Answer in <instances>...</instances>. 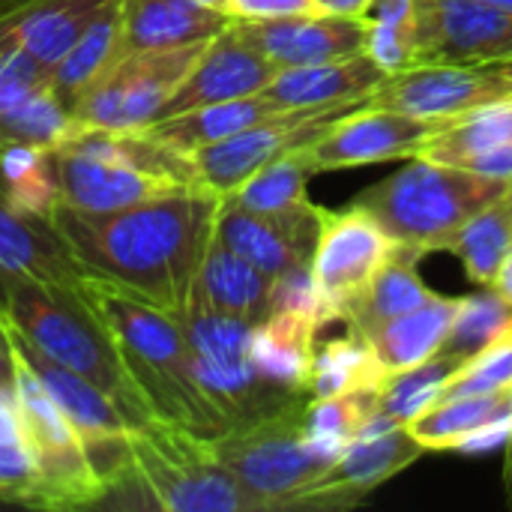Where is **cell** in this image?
Segmentation results:
<instances>
[{
    "instance_id": "obj_1",
    "label": "cell",
    "mask_w": 512,
    "mask_h": 512,
    "mask_svg": "<svg viewBox=\"0 0 512 512\" xmlns=\"http://www.w3.org/2000/svg\"><path fill=\"white\" fill-rule=\"evenodd\" d=\"M219 207L222 195L189 186L105 213L57 204L54 225L66 237L84 276L183 315L216 237Z\"/></svg>"
},
{
    "instance_id": "obj_2",
    "label": "cell",
    "mask_w": 512,
    "mask_h": 512,
    "mask_svg": "<svg viewBox=\"0 0 512 512\" xmlns=\"http://www.w3.org/2000/svg\"><path fill=\"white\" fill-rule=\"evenodd\" d=\"M81 291L111 330L123 366L153 417L180 423L204 438H216L231 426L198 378L180 315L93 276L81 279Z\"/></svg>"
},
{
    "instance_id": "obj_3",
    "label": "cell",
    "mask_w": 512,
    "mask_h": 512,
    "mask_svg": "<svg viewBox=\"0 0 512 512\" xmlns=\"http://www.w3.org/2000/svg\"><path fill=\"white\" fill-rule=\"evenodd\" d=\"M0 309L6 321L45 357L108 393L132 426L153 417L123 366L111 330L84 297L81 285L0 273Z\"/></svg>"
},
{
    "instance_id": "obj_4",
    "label": "cell",
    "mask_w": 512,
    "mask_h": 512,
    "mask_svg": "<svg viewBox=\"0 0 512 512\" xmlns=\"http://www.w3.org/2000/svg\"><path fill=\"white\" fill-rule=\"evenodd\" d=\"M60 204L78 210H120L198 186L192 156L150 129L75 126L51 150Z\"/></svg>"
},
{
    "instance_id": "obj_5",
    "label": "cell",
    "mask_w": 512,
    "mask_h": 512,
    "mask_svg": "<svg viewBox=\"0 0 512 512\" xmlns=\"http://www.w3.org/2000/svg\"><path fill=\"white\" fill-rule=\"evenodd\" d=\"M507 189V180L411 156L393 177L366 189L357 204L399 243V255L417 264L429 252H444L453 234L477 213L498 204Z\"/></svg>"
},
{
    "instance_id": "obj_6",
    "label": "cell",
    "mask_w": 512,
    "mask_h": 512,
    "mask_svg": "<svg viewBox=\"0 0 512 512\" xmlns=\"http://www.w3.org/2000/svg\"><path fill=\"white\" fill-rule=\"evenodd\" d=\"M123 489L135 495L132 507L150 510L267 512L225 468L213 438L162 417L129 429V477L114 492Z\"/></svg>"
},
{
    "instance_id": "obj_7",
    "label": "cell",
    "mask_w": 512,
    "mask_h": 512,
    "mask_svg": "<svg viewBox=\"0 0 512 512\" xmlns=\"http://www.w3.org/2000/svg\"><path fill=\"white\" fill-rule=\"evenodd\" d=\"M312 396L234 423L213 438L225 468L264 504L267 512L294 510L297 498L333 465L306 435V405Z\"/></svg>"
},
{
    "instance_id": "obj_8",
    "label": "cell",
    "mask_w": 512,
    "mask_h": 512,
    "mask_svg": "<svg viewBox=\"0 0 512 512\" xmlns=\"http://www.w3.org/2000/svg\"><path fill=\"white\" fill-rule=\"evenodd\" d=\"M15 414L33 471L30 510H87L105 504L108 483L93 468L81 435L21 357Z\"/></svg>"
},
{
    "instance_id": "obj_9",
    "label": "cell",
    "mask_w": 512,
    "mask_h": 512,
    "mask_svg": "<svg viewBox=\"0 0 512 512\" xmlns=\"http://www.w3.org/2000/svg\"><path fill=\"white\" fill-rule=\"evenodd\" d=\"M180 321L186 327L195 354L198 378L231 426L270 414L288 405L291 399L309 396V393H291L261 375L249 348L252 324L222 315L207 303H201L198 297H189Z\"/></svg>"
},
{
    "instance_id": "obj_10",
    "label": "cell",
    "mask_w": 512,
    "mask_h": 512,
    "mask_svg": "<svg viewBox=\"0 0 512 512\" xmlns=\"http://www.w3.org/2000/svg\"><path fill=\"white\" fill-rule=\"evenodd\" d=\"M210 39L123 54L72 108L75 126L87 129H147L183 87Z\"/></svg>"
},
{
    "instance_id": "obj_11",
    "label": "cell",
    "mask_w": 512,
    "mask_h": 512,
    "mask_svg": "<svg viewBox=\"0 0 512 512\" xmlns=\"http://www.w3.org/2000/svg\"><path fill=\"white\" fill-rule=\"evenodd\" d=\"M363 105H369V99L327 105V108L279 111L231 138H222L210 147L195 150L192 153L195 180H198V186L225 198L234 189H240L267 162H273L291 150H303V147L315 144L339 117H345L348 111L363 108Z\"/></svg>"
},
{
    "instance_id": "obj_12",
    "label": "cell",
    "mask_w": 512,
    "mask_h": 512,
    "mask_svg": "<svg viewBox=\"0 0 512 512\" xmlns=\"http://www.w3.org/2000/svg\"><path fill=\"white\" fill-rule=\"evenodd\" d=\"M9 330H12V345H15L18 357L30 366V372L42 381L48 396L69 417V423L75 426V432L84 441V450H87L93 468L108 483V495H111L129 477V429H132V423L126 420V414L114 405V399L108 393H102L96 384H90L78 372L45 357L12 324H9Z\"/></svg>"
},
{
    "instance_id": "obj_13",
    "label": "cell",
    "mask_w": 512,
    "mask_h": 512,
    "mask_svg": "<svg viewBox=\"0 0 512 512\" xmlns=\"http://www.w3.org/2000/svg\"><path fill=\"white\" fill-rule=\"evenodd\" d=\"M393 258H399V243L378 225L369 210L360 204L339 213L330 210L309 264V276L327 324L342 321L357 294Z\"/></svg>"
},
{
    "instance_id": "obj_14",
    "label": "cell",
    "mask_w": 512,
    "mask_h": 512,
    "mask_svg": "<svg viewBox=\"0 0 512 512\" xmlns=\"http://www.w3.org/2000/svg\"><path fill=\"white\" fill-rule=\"evenodd\" d=\"M498 102H512V78L489 66L417 63L393 72L369 96V105L417 117H462Z\"/></svg>"
},
{
    "instance_id": "obj_15",
    "label": "cell",
    "mask_w": 512,
    "mask_h": 512,
    "mask_svg": "<svg viewBox=\"0 0 512 512\" xmlns=\"http://www.w3.org/2000/svg\"><path fill=\"white\" fill-rule=\"evenodd\" d=\"M327 213L330 210L312 201H303L288 210L258 213L222 198L216 216V240H222L228 249L279 279L294 270H309Z\"/></svg>"
},
{
    "instance_id": "obj_16",
    "label": "cell",
    "mask_w": 512,
    "mask_h": 512,
    "mask_svg": "<svg viewBox=\"0 0 512 512\" xmlns=\"http://www.w3.org/2000/svg\"><path fill=\"white\" fill-rule=\"evenodd\" d=\"M414 3H417V63L483 66L512 54V9L495 6L489 0H414Z\"/></svg>"
},
{
    "instance_id": "obj_17",
    "label": "cell",
    "mask_w": 512,
    "mask_h": 512,
    "mask_svg": "<svg viewBox=\"0 0 512 512\" xmlns=\"http://www.w3.org/2000/svg\"><path fill=\"white\" fill-rule=\"evenodd\" d=\"M450 120L453 117H417L396 108L363 105L339 117L315 144H309V153L318 174L405 159L417 156Z\"/></svg>"
},
{
    "instance_id": "obj_18",
    "label": "cell",
    "mask_w": 512,
    "mask_h": 512,
    "mask_svg": "<svg viewBox=\"0 0 512 512\" xmlns=\"http://www.w3.org/2000/svg\"><path fill=\"white\" fill-rule=\"evenodd\" d=\"M429 450L408 426H384L351 441L336 462L297 498L294 510H351L360 507L381 483L408 471Z\"/></svg>"
},
{
    "instance_id": "obj_19",
    "label": "cell",
    "mask_w": 512,
    "mask_h": 512,
    "mask_svg": "<svg viewBox=\"0 0 512 512\" xmlns=\"http://www.w3.org/2000/svg\"><path fill=\"white\" fill-rule=\"evenodd\" d=\"M234 27L279 69L360 57L366 54V30H369L363 15H333V12H303V15H285L267 21L234 18Z\"/></svg>"
},
{
    "instance_id": "obj_20",
    "label": "cell",
    "mask_w": 512,
    "mask_h": 512,
    "mask_svg": "<svg viewBox=\"0 0 512 512\" xmlns=\"http://www.w3.org/2000/svg\"><path fill=\"white\" fill-rule=\"evenodd\" d=\"M276 72L279 66L270 57H264L249 39H243L231 21L219 36L210 39L207 51L201 54L183 87L165 105L162 117L261 93L276 78Z\"/></svg>"
},
{
    "instance_id": "obj_21",
    "label": "cell",
    "mask_w": 512,
    "mask_h": 512,
    "mask_svg": "<svg viewBox=\"0 0 512 512\" xmlns=\"http://www.w3.org/2000/svg\"><path fill=\"white\" fill-rule=\"evenodd\" d=\"M0 273L33 276L57 285H81L84 270L72 255L54 216H39L0 189Z\"/></svg>"
},
{
    "instance_id": "obj_22",
    "label": "cell",
    "mask_w": 512,
    "mask_h": 512,
    "mask_svg": "<svg viewBox=\"0 0 512 512\" xmlns=\"http://www.w3.org/2000/svg\"><path fill=\"white\" fill-rule=\"evenodd\" d=\"M102 6L105 0H21L0 12V51H21L48 72Z\"/></svg>"
},
{
    "instance_id": "obj_23",
    "label": "cell",
    "mask_w": 512,
    "mask_h": 512,
    "mask_svg": "<svg viewBox=\"0 0 512 512\" xmlns=\"http://www.w3.org/2000/svg\"><path fill=\"white\" fill-rule=\"evenodd\" d=\"M387 75L390 72L381 69L369 54H360L351 60L279 69L276 78L261 90V96H267L282 111L327 108V105L369 99Z\"/></svg>"
},
{
    "instance_id": "obj_24",
    "label": "cell",
    "mask_w": 512,
    "mask_h": 512,
    "mask_svg": "<svg viewBox=\"0 0 512 512\" xmlns=\"http://www.w3.org/2000/svg\"><path fill=\"white\" fill-rule=\"evenodd\" d=\"M234 18L195 0H123L120 45L123 54L150 48H177L219 36Z\"/></svg>"
},
{
    "instance_id": "obj_25",
    "label": "cell",
    "mask_w": 512,
    "mask_h": 512,
    "mask_svg": "<svg viewBox=\"0 0 512 512\" xmlns=\"http://www.w3.org/2000/svg\"><path fill=\"white\" fill-rule=\"evenodd\" d=\"M324 330L318 312L309 309H273L261 324L252 327V360L264 378L291 390L309 393V375L315 363V339Z\"/></svg>"
},
{
    "instance_id": "obj_26",
    "label": "cell",
    "mask_w": 512,
    "mask_h": 512,
    "mask_svg": "<svg viewBox=\"0 0 512 512\" xmlns=\"http://www.w3.org/2000/svg\"><path fill=\"white\" fill-rule=\"evenodd\" d=\"M273 288L276 276L264 273L213 237L189 297H198L210 309L255 327L273 312Z\"/></svg>"
},
{
    "instance_id": "obj_27",
    "label": "cell",
    "mask_w": 512,
    "mask_h": 512,
    "mask_svg": "<svg viewBox=\"0 0 512 512\" xmlns=\"http://www.w3.org/2000/svg\"><path fill=\"white\" fill-rule=\"evenodd\" d=\"M408 432L432 450H465L483 438L512 435V387L483 396L435 402L408 423Z\"/></svg>"
},
{
    "instance_id": "obj_28",
    "label": "cell",
    "mask_w": 512,
    "mask_h": 512,
    "mask_svg": "<svg viewBox=\"0 0 512 512\" xmlns=\"http://www.w3.org/2000/svg\"><path fill=\"white\" fill-rule=\"evenodd\" d=\"M120 6L123 0H105L78 42L48 69V87L63 99V105H69V111L123 57Z\"/></svg>"
},
{
    "instance_id": "obj_29",
    "label": "cell",
    "mask_w": 512,
    "mask_h": 512,
    "mask_svg": "<svg viewBox=\"0 0 512 512\" xmlns=\"http://www.w3.org/2000/svg\"><path fill=\"white\" fill-rule=\"evenodd\" d=\"M282 108H276L267 96L252 93L243 99H228V102H216V105H201L183 114H171V117H159L156 123H150L147 129L162 138L165 144L183 150V153H195L201 147H210L222 138H231L273 114H279Z\"/></svg>"
},
{
    "instance_id": "obj_30",
    "label": "cell",
    "mask_w": 512,
    "mask_h": 512,
    "mask_svg": "<svg viewBox=\"0 0 512 512\" xmlns=\"http://www.w3.org/2000/svg\"><path fill=\"white\" fill-rule=\"evenodd\" d=\"M456 309H459V297L435 294L429 303L417 306L414 312H405L396 321L384 324L366 342L375 348V354L387 372L411 369L441 351V345L453 327Z\"/></svg>"
},
{
    "instance_id": "obj_31",
    "label": "cell",
    "mask_w": 512,
    "mask_h": 512,
    "mask_svg": "<svg viewBox=\"0 0 512 512\" xmlns=\"http://www.w3.org/2000/svg\"><path fill=\"white\" fill-rule=\"evenodd\" d=\"M432 297L435 291L420 279L414 264L399 255L357 294V300L345 309L342 321L348 324V333L369 339L384 324L396 321L405 312H414Z\"/></svg>"
},
{
    "instance_id": "obj_32",
    "label": "cell",
    "mask_w": 512,
    "mask_h": 512,
    "mask_svg": "<svg viewBox=\"0 0 512 512\" xmlns=\"http://www.w3.org/2000/svg\"><path fill=\"white\" fill-rule=\"evenodd\" d=\"M387 375L390 372L378 360L375 348L363 336L348 333L345 339H330L315 351V363L309 375V396L327 399V396H345L357 390H381Z\"/></svg>"
},
{
    "instance_id": "obj_33",
    "label": "cell",
    "mask_w": 512,
    "mask_h": 512,
    "mask_svg": "<svg viewBox=\"0 0 512 512\" xmlns=\"http://www.w3.org/2000/svg\"><path fill=\"white\" fill-rule=\"evenodd\" d=\"M75 129L69 105L45 84L0 105V150L42 147L54 150Z\"/></svg>"
},
{
    "instance_id": "obj_34",
    "label": "cell",
    "mask_w": 512,
    "mask_h": 512,
    "mask_svg": "<svg viewBox=\"0 0 512 512\" xmlns=\"http://www.w3.org/2000/svg\"><path fill=\"white\" fill-rule=\"evenodd\" d=\"M512 144V102H498L462 117H453L441 132H435L417 156L459 165L471 156Z\"/></svg>"
},
{
    "instance_id": "obj_35",
    "label": "cell",
    "mask_w": 512,
    "mask_h": 512,
    "mask_svg": "<svg viewBox=\"0 0 512 512\" xmlns=\"http://www.w3.org/2000/svg\"><path fill=\"white\" fill-rule=\"evenodd\" d=\"M318 168L312 162L309 147L291 150L273 162H267L261 171H255L240 189L225 195V201L243 207V210H258V213H273V210H288L303 201H309V177H315Z\"/></svg>"
},
{
    "instance_id": "obj_36",
    "label": "cell",
    "mask_w": 512,
    "mask_h": 512,
    "mask_svg": "<svg viewBox=\"0 0 512 512\" xmlns=\"http://www.w3.org/2000/svg\"><path fill=\"white\" fill-rule=\"evenodd\" d=\"M444 252H453L474 285H492L512 252V216L504 198L465 222Z\"/></svg>"
},
{
    "instance_id": "obj_37",
    "label": "cell",
    "mask_w": 512,
    "mask_h": 512,
    "mask_svg": "<svg viewBox=\"0 0 512 512\" xmlns=\"http://www.w3.org/2000/svg\"><path fill=\"white\" fill-rule=\"evenodd\" d=\"M381 390H357L345 396L309 399L306 405V435L315 450L336 462V456L357 441L369 423L378 417Z\"/></svg>"
},
{
    "instance_id": "obj_38",
    "label": "cell",
    "mask_w": 512,
    "mask_h": 512,
    "mask_svg": "<svg viewBox=\"0 0 512 512\" xmlns=\"http://www.w3.org/2000/svg\"><path fill=\"white\" fill-rule=\"evenodd\" d=\"M465 366V360L453 357V354H432L429 360L402 369V372H390L381 384V396H378V414L396 426H408L417 414H423L438 390Z\"/></svg>"
},
{
    "instance_id": "obj_39",
    "label": "cell",
    "mask_w": 512,
    "mask_h": 512,
    "mask_svg": "<svg viewBox=\"0 0 512 512\" xmlns=\"http://www.w3.org/2000/svg\"><path fill=\"white\" fill-rule=\"evenodd\" d=\"M507 333H512V303L492 285H483V291L459 297V309L441 351L468 363Z\"/></svg>"
},
{
    "instance_id": "obj_40",
    "label": "cell",
    "mask_w": 512,
    "mask_h": 512,
    "mask_svg": "<svg viewBox=\"0 0 512 512\" xmlns=\"http://www.w3.org/2000/svg\"><path fill=\"white\" fill-rule=\"evenodd\" d=\"M366 54L393 72L417 63V3L414 0H369L366 12Z\"/></svg>"
},
{
    "instance_id": "obj_41",
    "label": "cell",
    "mask_w": 512,
    "mask_h": 512,
    "mask_svg": "<svg viewBox=\"0 0 512 512\" xmlns=\"http://www.w3.org/2000/svg\"><path fill=\"white\" fill-rule=\"evenodd\" d=\"M0 189L18 207L39 216H54L60 204V192L54 180L51 150L42 147L0 150Z\"/></svg>"
},
{
    "instance_id": "obj_42",
    "label": "cell",
    "mask_w": 512,
    "mask_h": 512,
    "mask_svg": "<svg viewBox=\"0 0 512 512\" xmlns=\"http://www.w3.org/2000/svg\"><path fill=\"white\" fill-rule=\"evenodd\" d=\"M512 387V333L498 339L483 354L471 357L435 396V402L465 399V396H483ZM432 402V405H435Z\"/></svg>"
},
{
    "instance_id": "obj_43",
    "label": "cell",
    "mask_w": 512,
    "mask_h": 512,
    "mask_svg": "<svg viewBox=\"0 0 512 512\" xmlns=\"http://www.w3.org/2000/svg\"><path fill=\"white\" fill-rule=\"evenodd\" d=\"M0 501L30 507L33 501V471L27 450L21 444L18 423L0 420Z\"/></svg>"
},
{
    "instance_id": "obj_44",
    "label": "cell",
    "mask_w": 512,
    "mask_h": 512,
    "mask_svg": "<svg viewBox=\"0 0 512 512\" xmlns=\"http://www.w3.org/2000/svg\"><path fill=\"white\" fill-rule=\"evenodd\" d=\"M48 81V72L21 51H0V105Z\"/></svg>"
},
{
    "instance_id": "obj_45",
    "label": "cell",
    "mask_w": 512,
    "mask_h": 512,
    "mask_svg": "<svg viewBox=\"0 0 512 512\" xmlns=\"http://www.w3.org/2000/svg\"><path fill=\"white\" fill-rule=\"evenodd\" d=\"M225 12L237 21H267L321 9L315 6V0H225Z\"/></svg>"
},
{
    "instance_id": "obj_46",
    "label": "cell",
    "mask_w": 512,
    "mask_h": 512,
    "mask_svg": "<svg viewBox=\"0 0 512 512\" xmlns=\"http://www.w3.org/2000/svg\"><path fill=\"white\" fill-rule=\"evenodd\" d=\"M15 390H18V354L12 345L9 321L0 309V396L6 402H15Z\"/></svg>"
},
{
    "instance_id": "obj_47",
    "label": "cell",
    "mask_w": 512,
    "mask_h": 512,
    "mask_svg": "<svg viewBox=\"0 0 512 512\" xmlns=\"http://www.w3.org/2000/svg\"><path fill=\"white\" fill-rule=\"evenodd\" d=\"M459 165L468 168V171H477L483 177H495V180L512 183V144H504V147L480 153V156H471V159H465Z\"/></svg>"
},
{
    "instance_id": "obj_48",
    "label": "cell",
    "mask_w": 512,
    "mask_h": 512,
    "mask_svg": "<svg viewBox=\"0 0 512 512\" xmlns=\"http://www.w3.org/2000/svg\"><path fill=\"white\" fill-rule=\"evenodd\" d=\"M315 6L333 15H363L369 0H315Z\"/></svg>"
},
{
    "instance_id": "obj_49",
    "label": "cell",
    "mask_w": 512,
    "mask_h": 512,
    "mask_svg": "<svg viewBox=\"0 0 512 512\" xmlns=\"http://www.w3.org/2000/svg\"><path fill=\"white\" fill-rule=\"evenodd\" d=\"M492 288H495L504 300H510L512 303V252L504 258V264H501V270H498V276H495Z\"/></svg>"
},
{
    "instance_id": "obj_50",
    "label": "cell",
    "mask_w": 512,
    "mask_h": 512,
    "mask_svg": "<svg viewBox=\"0 0 512 512\" xmlns=\"http://www.w3.org/2000/svg\"><path fill=\"white\" fill-rule=\"evenodd\" d=\"M504 492H507V504L512 510V435L507 444V459H504Z\"/></svg>"
},
{
    "instance_id": "obj_51",
    "label": "cell",
    "mask_w": 512,
    "mask_h": 512,
    "mask_svg": "<svg viewBox=\"0 0 512 512\" xmlns=\"http://www.w3.org/2000/svg\"><path fill=\"white\" fill-rule=\"evenodd\" d=\"M483 66H489V69H495V72H504V75H510L512 78V54L510 57H501V60H492V63H483Z\"/></svg>"
},
{
    "instance_id": "obj_52",
    "label": "cell",
    "mask_w": 512,
    "mask_h": 512,
    "mask_svg": "<svg viewBox=\"0 0 512 512\" xmlns=\"http://www.w3.org/2000/svg\"><path fill=\"white\" fill-rule=\"evenodd\" d=\"M195 3L210 6V9H222V12H225V0H195Z\"/></svg>"
},
{
    "instance_id": "obj_53",
    "label": "cell",
    "mask_w": 512,
    "mask_h": 512,
    "mask_svg": "<svg viewBox=\"0 0 512 512\" xmlns=\"http://www.w3.org/2000/svg\"><path fill=\"white\" fill-rule=\"evenodd\" d=\"M504 204H507V210H510V216H512V183H510V189H507V195H504Z\"/></svg>"
},
{
    "instance_id": "obj_54",
    "label": "cell",
    "mask_w": 512,
    "mask_h": 512,
    "mask_svg": "<svg viewBox=\"0 0 512 512\" xmlns=\"http://www.w3.org/2000/svg\"><path fill=\"white\" fill-rule=\"evenodd\" d=\"M15 3H21V0H12V6H15Z\"/></svg>"
}]
</instances>
